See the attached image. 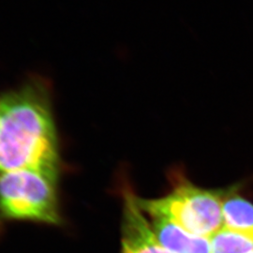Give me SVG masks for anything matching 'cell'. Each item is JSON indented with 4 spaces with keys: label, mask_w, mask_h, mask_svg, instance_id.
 <instances>
[{
    "label": "cell",
    "mask_w": 253,
    "mask_h": 253,
    "mask_svg": "<svg viewBox=\"0 0 253 253\" xmlns=\"http://www.w3.org/2000/svg\"><path fill=\"white\" fill-rule=\"evenodd\" d=\"M19 169L62 173L54 89L41 75L0 94V172Z\"/></svg>",
    "instance_id": "6da1fadb"
},
{
    "label": "cell",
    "mask_w": 253,
    "mask_h": 253,
    "mask_svg": "<svg viewBox=\"0 0 253 253\" xmlns=\"http://www.w3.org/2000/svg\"><path fill=\"white\" fill-rule=\"evenodd\" d=\"M59 180L33 169L0 172V227L13 222L62 226Z\"/></svg>",
    "instance_id": "7a4b0ae2"
},
{
    "label": "cell",
    "mask_w": 253,
    "mask_h": 253,
    "mask_svg": "<svg viewBox=\"0 0 253 253\" xmlns=\"http://www.w3.org/2000/svg\"><path fill=\"white\" fill-rule=\"evenodd\" d=\"M172 190L156 199L137 195L145 215H159L190 234L210 238L222 226V190H208L196 186L181 172L172 174Z\"/></svg>",
    "instance_id": "3957f363"
},
{
    "label": "cell",
    "mask_w": 253,
    "mask_h": 253,
    "mask_svg": "<svg viewBox=\"0 0 253 253\" xmlns=\"http://www.w3.org/2000/svg\"><path fill=\"white\" fill-rule=\"evenodd\" d=\"M123 210L120 253H172L161 244L137 202V194L126 181L121 184Z\"/></svg>",
    "instance_id": "277c9868"
},
{
    "label": "cell",
    "mask_w": 253,
    "mask_h": 253,
    "mask_svg": "<svg viewBox=\"0 0 253 253\" xmlns=\"http://www.w3.org/2000/svg\"><path fill=\"white\" fill-rule=\"evenodd\" d=\"M159 242L172 253H211L208 237L190 234L159 215H145Z\"/></svg>",
    "instance_id": "5b68a950"
},
{
    "label": "cell",
    "mask_w": 253,
    "mask_h": 253,
    "mask_svg": "<svg viewBox=\"0 0 253 253\" xmlns=\"http://www.w3.org/2000/svg\"><path fill=\"white\" fill-rule=\"evenodd\" d=\"M222 228L253 231V204L237 190H222Z\"/></svg>",
    "instance_id": "8992f818"
},
{
    "label": "cell",
    "mask_w": 253,
    "mask_h": 253,
    "mask_svg": "<svg viewBox=\"0 0 253 253\" xmlns=\"http://www.w3.org/2000/svg\"><path fill=\"white\" fill-rule=\"evenodd\" d=\"M211 253H250L253 252V231L221 228L210 238Z\"/></svg>",
    "instance_id": "52a82bcc"
},
{
    "label": "cell",
    "mask_w": 253,
    "mask_h": 253,
    "mask_svg": "<svg viewBox=\"0 0 253 253\" xmlns=\"http://www.w3.org/2000/svg\"><path fill=\"white\" fill-rule=\"evenodd\" d=\"M253 253V252H252V253Z\"/></svg>",
    "instance_id": "ba28073f"
}]
</instances>
